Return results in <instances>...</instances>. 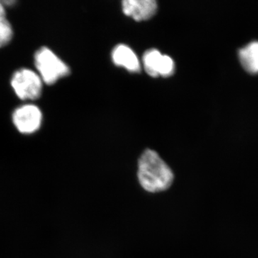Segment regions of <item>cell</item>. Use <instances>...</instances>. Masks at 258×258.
Instances as JSON below:
<instances>
[{
	"label": "cell",
	"mask_w": 258,
	"mask_h": 258,
	"mask_svg": "<svg viewBox=\"0 0 258 258\" xmlns=\"http://www.w3.org/2000/svg\"><path fill=\"white\" fill-rule=\"evenodd\" d=\"M137 176L141 186L149 193L169 189L174 180L171 168L152 149L144 151L139 158Z\"/></svg>",
	"instance_id": "cell-1"
},
{
	"label": "cell",
	"mask_w": 258,
	"mask_h": 258,
	"mask_svg": "<svg viewBox=\"0 0 258 258\" xmlns=\"http://www.w3.org/2000/svg\"><path fill=\"white\" fill-rule=\"evenodd\" d=\"M35 64L42 81L47 85L54 84L70 74L69 66L46 47L35 52Z\"/></svg>",
	"instance_id": "cell-2"
},
{
	"label": "cell",
	"mask_w": 258,
	"mask_h": 258,
	"mask_svg": "<svg viewBox=\"0 0 258 258\" xmlns=\"http://www.w3.org/2000/svg\"><path fill=\"white\" fill-rule=\"evenodd\" d=\"M11 85L17 96L22 100H35L41 95V78L32 70L17 71L12 77Z\"/></svg>",
	"instance_id": "cell-3"
},
{
	"label": "cell",
	"mask_w": 258,
	"mask_h": 258,
	"mask_svg": "<svg viewBox=\"0 0 258 258\" xmlns=\"http://www.w3.org/2000/svg\"><path fill=\"white\" fill-rule=\"evenodd\" d=\"M42 112L33 104L19 107L13 114V123L22 134H30L37 132L41 125Z\"/></svg>",
	"instance_id": "cell-4"
},
{
	"label": "cell",
	"mask_w": 258,
	"mask_h": 258,
	"mask_svg": "<svg viewBox=\"0 0 258 258\" xmlns=\"http://www.w3.org/2000/svg\"><path fill=\"white\" fill-rule=\"evenodd\" d=\"M144 67L149 76L153 77H168L174 71V60L169 56L163 55L157 49H150L144 53Z\"/></svg>",
	"instance_id": "cell-5"
},
{
	"label": "cell",
	"mask_w": 258,
	"mask_h": 258,
	"mask_svg": "<svg viewBox=\"0 0 258 258\" xmlns=\"http://www.w3.org/2000/svg\"><path fill=\"white\" fill-rule=\"evenodd\" d=\"M122 9L125 15L136 21H143L155 15L157 3L154 0H125L122 2Z\"/></svg>",
	"instance_id": "cell-6"
},
{
	"label": "cell",
	"mask_w": 258,
	"mask_h": 258,
	"mask_svg": "<svg viewBox=\"0 0 258 258\" xmlns=\"http://www.w3.org/2000/svg\"><path fill=\"white\" fill-rule=\"evenodd\" d=\"M112 59L115 64L125 68L131 72L137 73L141 70L138 57L127 45L120 44L115 47L112 52Z\"/></svg>",
	"instance_id": "cell-7"
},
{
	"label": "cell",
	"mask_w": 258,
	"mask_h": 258,
	"mask_svg": "<svg viewBox=\"0 0 258 258\" xmlns=\"http://www.w3.org/2000/svg\"><path fill=\"white\" fill-rule=\"evenodd\" d=\"M241 64L250 74L258 73V41L249 42L239 50Z\"/></svg>",
	"instance_id": "cell-8"
},
{
	"label": "cell",
	"mask_w": 258,
	"mask_h": 258,
	"mask_svg": "<svg viewBox=\"0 0 258 258\" xmlns=\"http://www.w3.org/2000/svg\"><path fill=\"white\" fill-rule=\"evenodd\" d=\"M13 36V28L7 18L5 5L0 2V47L8 45L11 41Z\"/></svg>",
	"instance_id": "cell-9"
}]
</instances>
